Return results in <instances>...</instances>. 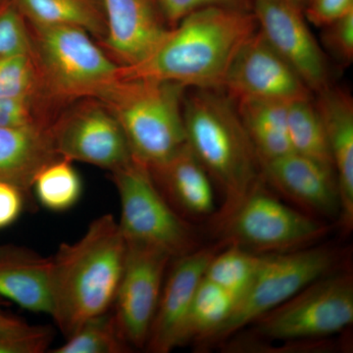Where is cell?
<instances>
[{"label": "cell", "mask_w": 353, "mask_h": 353, "mask_svg": "<svg viewBox=\"0 0 353 353\" xmlns=\"http://www.w3.org/2000/svg\"><path fill=\"white\" fill-rule=\"evenodd\" d=\"M259 30L252 11L205 7L183 17L148 59L120 67L118 78L222 88L236 51Z\"/></svg>", "instance_id": "obj_1"}, {"label": "cell", "mask_w": 353, "mask_h": 353, "mask_svg": "<svg viewBox=\"0 0 353 353\" xmlns=\"http://www.w3.org/2000/svg\"><path fill=\"white\" fill-rule=\"evenodd\" d=\"M126 241L118 221L104 214L80 240L51 256V317L71 336L83 322L112 308L124 266Z\"/></svg>", "instance_id": "obj_2"}, {"label": "cell", "mask_w": 353, "mask_h": 353, "mask_svg": "<svg viewBox=\"0 0 353 353\" xmlns=\"http://www.w3.org/2000/svg\"><path fill=\"white\" fill-rule=\"evenodd\" d=\"M183 118L188 145L219 192L213 229L261 179L259 159L230 97L199 90L183 99Z\"/></svg>", "instance_id": "obj_3"}, {"label": "cell", "mask_w": 353, "mask_h": 353, "mask_svg": "<svg viewBox=\"0 0 353 353\" xmlns=\"http://www.w3.org/2000/svg\"><path fill=\"white\" fill-rule=\"evenodd\" d=\"M185 90L176 83L117 78L97 99L119 122L132 157L152 168L187 143L183 118Z\"/></svg>", "instance_id": "obj_4"}, {"label": "cell", "mask_w": 353, "mask_h": 353, "mask_svg": "<svg viewBox=\"0 0 353 353\" xmlns=\"http://www.w3.org/2000/svg\"><path fill=\"white\" fill-rule=\"evenodd\" d=\"M348 257L340 246L322 243L294 252L262 255L254 280L233 313L222 326L194 343L196 350L201 352L219 348L311 283L348 266Z\"/></svg>", "instance_id": "obj_5"}, {"label": "cell", "mask_w": 353, "mask_h": 353, "mask_svg": "<svg viewBox=\"0 0 353 353\" xmlns=\"http://www.w3.org/2000/svg\"><path fill=\"white\" fill-rule=\"evenodd\" d=\"M29 28L44 97L58 108L97 99L117 80L119 65L88 32L65 26Z\"/></svg>", "instance_id": "obj_6"}, {"label": "cell", "mask_w": 353, "mask_h": 353, "mask_svg": "<svg viewBox=\"0 0 353 353\" xmlns=\"http://www.w3.org/2000/svg\"><path fill=\"white\" fill-rule=\"evenodd\" d=\"M352 324L353 275L348 265L311 283L236 334L264 343L321 340Z\"/></svg>", "instance_id": "obj_7"}, {"label": "cell", "mask_w": 353, "mask_h": 353, "mask_svg": "<svg viewBox=\"0 0 353 353\" xmlns=\"http://www.w3.org/2000/svg\"><path fill=\"white\" fill-rule=\"evenodd\" d=\"M336 227L288 205L261 178L233 212L212 230L217 241L227 245L271 254L318 245Z\"/></svg>", "instance_id": "obj_8"}, {"label": "cell", "mask_w": 353, "mask_h": 353, "mask_svg": "<svg viewBox=\"0 0 353 353\" xmlns=\"http://www.w3.org/2000/svg\"><path fill=\"white\" fill-rule=\"evenodd\" d=\"M111 174L119 196L118 224L125 241L153 246L173 259L201 248L194 225L164 199L145 164L134 158Z\"/></svg>", "instance_id": "obj_9"}, {"label": "cell", "mask_w": 353, "mask_h": 353, "mask_svg": "<svg viewBox=\"0 0 353 353\" xmlns=\"http://www.w3.org/2000/svg\"><path fill=\"white\" fill-rule=\"evenodd\" d=\"M57 154L112 172L134 159L119 122L94 97L73 102L51 126Z\"/></svg>", "instance_id": "obj_10"}, {"label": "cell", "mask_w": 353, "mask_h": 353, "mask_svg": "<svg viewBox=\"0 0 353 353\" xmlns=\"http://www.w3.org/2000/svg\"><path fill=\"white\" fill-rule=\"evenodd\" d=\"M124 266L112 312L124 340L132 350H145L170 255L153 246L126 241Z\"/></svg>", "instance_id": "obj_11"}, {"label": "cell", "mask_w": 353, "mask_h": 353, "mask_svg": "<svg viewBox=\"0 0 353 353\" xmlns=\"http://www.w3.org/2000/svg\"><path fill=\"white\" fill-rule=\"evenodd\" d=\"M222 88L236 102L269 99L289 103L311 97V90L299 73L259 30L236 51Z\"/></svg>", "instance_id": "obj_12"}, {"label": "cell", "mask_w": 353, "mask_h": 353, "mask_svg": "<svg viewBox=\"0 0 353 353\" xmlns=\"http://www.w3.org/2000/svg\"><path fill=\"white\" fill-rule=\"evenodd\" d=\"M259 31L296 70L311 92L329 87L324 52L309 29L299 0H250Z\"/></svg>", "instance_id": "obj_13"}, {"label": "cell", "mask_w": 353, "mask_h": 353, "mask_svg": "<svg viewBox=\"0 0 353 353\" xmlns=\"http://www.w3.org/2000/svg\"><path fill=\"white\" fill-rule=\"evenodd\" d=\"M260 172L264 183L296 208L336 226L341 199L332 167L292 152L261 162Z\"/></svg>", "instance_id": "obj_14"}, {"label": "cell", "mask_w": 353, "mask_h": 353, "mask_svg": "<svg viewBox=\"0 0 353 353\" xmlns=\"http://www.w3.org/2000/svg\"><path fill=\"white\" fill-rule=\"evenodd\" d=\"M227 243L217 241L172 259L145 350L169 353L181 347L183 325L209 262Z\"/></svg>", "instance_id": "obj_15"}, {"label": "cell", "mask_w": 353, "mask_h": 353, "mask_svg": "<svg viewBox=\"0 0 353 353\" xmlns=\"http://www.w3.org/2000/svg\"><path fill=\"white\" fill-rule=\"evenodd\" d=\"M106 34L99 46L120 67L148 59L168 34L153 0H102Z\"/></svg>", "instance_id": "obj_16"}, {"label": "cell", "mask_w": 353, "mask_h": 353, "mask_svg": "<svg viewBox=\"0 0 353 353\" xmlns=\"http://www.w3.org/2000/svg\"><path fill=\"white\" fill-rule=\"evenodd\" d=\"M148 170L162 196L183 219L192 224L213 222L219 210L214 183L188 143Z\"/></svg>", "instance_id": "obj_17"}, {"label": "cell", "mask_w": 353, "mask_h": 353, "mask_svg": "<svg viewBox=\"0 0 353 353\" xmlns=\"http://www.w3.org/2000/svg\"><path fill=\"white\" fill-rule=\"evenodd\" d=\"M315 104L326 130L330 152L340 192L341 233L353 229V102L347 92L325 88Z\"/></svg>", "instance_id": "obj_18"}, {"label": "cell", "mask_w": 353, "mask_h": 353, "mask_svg": "<svg viewBox=\"0 0 353 353\" xmlns=\"http://www.w3.org/2000/svg\"><path fill=\"white\" fill-rule=\"evenodd\" d=\"M0 296L26 310L51 316V257L22 246L0 245Z\"/></svg>", "instance_id": "obj_19"}, {"label": "cell", "mask_w": 353, "mask_h": 353, "mask_svg": "<svg viewBox=\"0 0 353 353\" xmlns=\"http://www.w3.org/2000/svg\"><path fill=\"white\" fill-rule=\"evenodd\" d=\"M51 126L0 128V182L31 192L39 171L60 158Z\"/></svg>", "instance_id": "obj_20"}, {"label": "cell", "mask_w": 353, "mask_h": 353, "mask_svg": "<svg viewBox=\"0 0 353 353\" xmlns=\"http://www.w3.org/2000/svg\"><path fill=\"white\" fill-rule=\"evenodd\" d=\"M238 104L239 115L260 163L292 152L288 132L287 102L246 99Z\"/></svg>", "instance_id": "obj_21"}, {"label": "cell", "mask_w": 353, "mask_h": 353, "mask_svg": "<svg viewBox=\"0 0 353 353\" xmlns=\"http://www.w3.org/2000/svg\"><path fill=\"white\" fill-rule=\"evenodd\" d=\"M28 24L75 27L101 41L106 34L102 0H13Z\"/></svg>", "instance_id": "obj_22"}, {"label": "cell", "mask_w": 353, "mask_h": 353, "mask_svg": "<svg viewBox=\"0 0 353 353\" xmlns=\"http://www.w3.org/2000/svg\"><path fill=\"white\" fill-rule=\"evenodd\" d=\"M236 304L232 294L203 277L183 325L181 347L194 345L216 331L233 313Z\"/></svg>", "instance_id": "obj_23"}, {"label": "cell", "mask_w": 353, "mask_h": 353, "mask_svg": "<svg viewBox=\"0 0 353 353\" xmlns=\"http://www.w3.org/2000/svg\"><path fill=\"white\" fill-rule=\"evenodd\" d=\"M287 123L292 152L334 169L326 130L310 99L288 103Z\"/></svg>", "instance_id": "obj_24"}, {"label": "cell", "mask_w": 353, "mask_h": 353, "mask_svg": "<svg viewBox=\"0 0 353 353\" xmlns=\"http://www.w3.org/2000/svg\"><path fill=\"white\" fill-rule=\"evenodd\" d=\"M262 255L228 243L209 262L204 278L226 290L238 303L252 284Z\"/></svg>", "instance_id": "obj_25"}, {"label": "cell", "mask_w": 353, "mask_h": 353, "mask_svg": "<svg viewBox=\"0 0 353 353\" xmlns=\"http://www.w3.org/2000/svg\"><path fill=\"white\" fill-rule=\"evenodd\" d=\"M32 190L44 208L64 212L73 208L80 201L83 182L73 162L60 157L39 171Z\"/></svg>", "instance_id": "obj_26"}, {"label": "cell", "mask_w": 353, "mask_h": 353, "mask_svg": "<svg viewBox=\"0 0 353 353\" xmlns=\"http://www.w3.org/2000/svg\"><path fill=\"white\" fill-rule=\"evenodd\" d=\"M132 348L120 333L112 310L83 322L53 353H126Z\"/></svg>", "instance_id": "obj_27"}, {"label": "cell", "mask_w": 353, "mask_h": 353, "mask_svg": "<svg viewBox=\"0 0 353 353\" xmlns=\"http://www.w3.org/2000/svg\"><path fill=\"white\" fill-rule=\"evenodd\" d=\"M29 97L46 99L32 51L0 57V99Z\"/></svg>", "instance_id": "obj_28"}, {"label": "cell", "mask_w": 353, "mask_h": 353, "mask_svg": "<svg viewBox=\"0 0 353 353\" xmlns=\"http://www.w3.org/2000/svg\"><path fill=\"white\" fill-rule=\"evenodd\" d=\"M62 110L44 97L0 99V128L51 126Z\"/></svg>", "instance_id": "obj_29"}, {"label": "cell", "mask_w": 353, "mask_h": 353, "mask_svg": "<svg viewBox=\"0 0 353 353\" xmlns=\"http://www.w3.org/2000/svg\"><path fill=\"white\" fill-rule=\"evenodd\" d=\"M29 25L13 0H0V57L31 52Z\"/></svg>", "instance_id": "obj_30"}, {"label": "cell", "mask_w": 353, "mask_h": 353, "mask_svg": "<svg viewBox=\"0 0 353 353\" xmlns=\"http://www.w3.org/2000/svg\"><path fill=\"white\" fill-rule=\"evenodd\" d=\"M53 331L50 327L31 326L0 333V353H41L50 347Z\"/></svg>", "instance_id": "obj_31"}, {"label": "cell", "mask_w": 353, "mask_h": 353, "mask_svg": "<svg viewBox=\"0 0 353 353\" xmlns=\"http://www.w3.org/2000/svg\"><path fill=\"white\" fill-rule=\"evenodd\" d=\"M169 28H173L189 14L205 7H223L252 11L250 0H153Z\"/></svg>", "instance_id": "obj_32"}, {"label": "cell", "mask_w": 353, "mask_h": 353, "mask_svg": "<svg viewBox=\"0 0 353 353\" xmlns=\"http://www.w3.org/2000/svg\"><path fill=\"white\" fill-rule=\"evenodd\" d=\"M325 28L323 43L341 63L353 60V11Z\"/></svg>", "instance_id": "obj_33"}, {"label": "cell", "mask_w": 353, "mask_h": 353, "mask_svg": "<svg viewBox=\"0 0 353 353\" xmlns=\"http://www.w3.org/2000/svg\"><path fill=\"white\" fill-rule=\"evenodd\" d=\"M305 18L317 27H326L353 11V0H307Z\"/></svg>", "instance_id": "obj_34"}, {"label": "cell", "mask_w": 353, "mask_h": 353, "mask_svg": "<svg viewBox=\"0 0 353 353\" xmlns=\"http://www.w3.org/2000/svg\"><path fill=\"white\" fill-rule=\"evenodd\" d=\"M26 196L15 185L0 182V230L18 220L25 208Z\"/></svg>", "instance_id": "obj_35"}, {"label": "cell", "mask_w": 353, "mask_h": 353, "mask_svg": "<svg viewBox=\"0 0 353 353\" xmlns=\"http://www.w3.org/2000/svg\"><path fill=\"white\" fill-rule=\"evenodd\" d=\"M27 324L28 323L23 321L17 316L10 314V313L6 312L0 307V333L21 328V327Z\"/></svg>", "instance_id": "obj_36"}, {"label": "cell", "mask_w": 353, "mask_h": 353, "mask_svg": "<svg viewBox=\"0 0 353 353\" xmlns=\"http://www.w3.org/2000/svg\"><path fill=\"white\" fill-rule=\"evenodd\" d=\"M299 1H301V2H306V1H307V0H299Z\"/></svg>", "instance_id": "obj_37"}]
</instances>
